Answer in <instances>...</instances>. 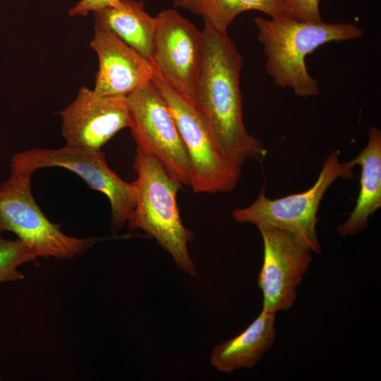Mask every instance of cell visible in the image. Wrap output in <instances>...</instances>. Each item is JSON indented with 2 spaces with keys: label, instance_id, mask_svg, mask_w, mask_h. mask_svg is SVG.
Listing matches in <instances>:
<instances>
[{
  "label": "cell",
  "instance_id": "cell-9",
  "mask_svg": "<svg viewBox=\"0 0 381 381\" xmlns=\"http://www.w3.org/2000/svg\"><path fill=\"white\" fill-rule=\"evenodd\" d=\"M258 229L263 242V260L258 278L262 309L276 314L294 304L296 289L308 270L313 252L289 231L272 226Z\"/></svg>",
  "mask_w": 381,
  "mask_h": 381
},
{
  "label": "cell",
  "instance_id": "cell-12",
  "mask_svg": "<svg viewBox=\"0 0 381 381\" xmlns=\"http://www.w3.org/2000/svg\"><path fill=\"white\" fill-rule=\"evenodd\" d=\"M90 47L98 58L94 91L101 95L126 97L152 80L150 61L109 30L94 28Z\"/></svg>",
  "mask_w": 381,
  "mask_h": 381
},
{
  "label": "cell",
  "instance_id": "cell-15",
  "mask_svg": "<svg viewBox=\"0 0 381 381\" xmlns=\"http://www.w3.org/2000/svg\"><path fill=\"white\" fill-rule=\"evenodd\" d=\"M116 7L93 13L94 28L111 31L126 44L150 61L156 28L155 17L138 0H120Z\"/></svg>",
  "mask_w": 381,
  "mask_h": 381
},
{
  "label": "cell",
  "instance_id": "cell-7",
  "mask_svg": "<svg viewBox=\"0 0 381 381\" xmlns=\"http://www.w3.org/2000/svg\"><path fill=\"white\" fill-rule=\"evenodd\" d=\"M11 164L35 171L59 167L78 175L92 189L107 197L111 207V229L119 231L126 224L135 202L133 183L121 179L108 166L101 150L65 145L57 149L32 148L16 153Z\"/></svg>",
  "mask_w": 381,
  "mask_h": 381
},
{
  "label": "cell",
  "instance_id": "cell-2",
  "mask_svg": "<svg viewBox=\"0 0 381 381\" xmlns=\"http://www.w3.org/2000/svg\"><path fill=\"white\" fill-rule=\"evenodd\" d=\"M253 22L267 56L266 72L276 85L291 88L303 98L317 96L320 91L317 80L308 72L306 56L325 44L363 35V30L351 23L303 22L285 15L271 19L257 16Z\"/></svg>",
  "mask_w": 381,
  "mask_h": 381
},
{
  "label": "cell",
  "instance_id": "cell-11",
  "mask_svg": "<svg viewBox=\"0 0 381 381\" xmlns=\"http://www.w3.org/2000/svg\"><path fill=\"white\" fill-rule=\"evenodd\" d=\"M59 114L66 145L101 150L130 125L126 97L101 95L87 87Z\"/></svg>",
  "mask_w": 381,
  "mask_h": 381
},
{
  "label": "cell",
  "instance_id": "cell-13",
  "mask_svg": "<svg viewBox=\"0 0 381 381\" xmlns=\"http://www.w3.org/2000/svg\"><path fill=\"white\" fill-rule=\"evenodd\" d=\"M275 315L262 309L242 332L215 345L210 357L212 366L224 373L254 367L274 344Z\"/></svg>",
  "mask_w": 381,
  "mask_h": 381
},
{
  "label": "cell",
  "instance_id": "cell-8",
  "mask_svg": "<svg viewBox=\"0 0 381 381\" xmlns=\"http://www.w3.org/2000/svg\"><path fill=\"white\" fill-rule=\"evenodd\" d=\"M131 134L182 185L190 186L188 155L166 102L150 81L126 96Z\"/></svg>",
  "mask_w": 381,
  "mask_h": 381
},
{
  "label": "cell",
  "instance_id": "cell-1",
  "mask_svg": "<svg viewBox=\"0 0 381 381\" xmlns=\"http://www.w3.org/2000/svg\"><path fill=\"white\" fill-rule=\"evenodd\" d=\"M201 33L193 104L226 158L241 167L248 160L262 162L267 150L243 123L240 90L243 58L227 32L205 22Z\"/></svg>",
  "mask_w": 381,
  "mask_h": 381
},
{
  "label": "cell",
  "instance_id": "cell-5",
  "mask_svg": "<svg viewBox=\"0 0 381 381\" xmlns=\"http://www.w3.org/2000/svg\"><path fill=\"white\" fill-rule=\"evenodd\" d=\"M33 173L11 164V174L0 185V229L13 233L37 258L61 260L82 254L92 239L68 236L49 221L32 194Z\"/></svg>",
  "mask_w": 381,
  "mask_h": 381
},
{
  "label": "cell",
  "instance_id": "cell-4",
  "mask_svg": "<svg viewBox=\"0 0 381 381\" xmlns=\"http://www.w3.org/2000/svg\"><path fill=\"white\" fill-rule=\"evenodd\" d=\"M353 159L341 162L339 152H332L325 159L318 178L309 189L272 200L263 188L250 205L235 209L232 217L239 224L258 228L272 226L289 231L305 243L313 253H320L316 226L318 211L325 193L337 179L353 177Z\"/></svg>",
  "mask_w": 381,
  "mask_h": 381
},
{
  "label": "cell",
  "instance_id": "cell-16",
  "mask_svg": "<svg viewBox=\"0 0 381 381\" xmlns=\"http://www.w3.org/2000/svg\"><path fill=\"white\" fill-rule=\"evenodd\" d=\"M173 5L203 17L221 32H226L236 17L246 11H260L270 18L284 15L282 0H173Z\"/></svg>",
  "mask_w": 381,
  "mask_h": 381
},
{
  "label": "cell",
  "instance_id": "cell-10",
  "mask_svg": "<svg viewBox=\"0 0 381 381\" xmlns=\"http://www.w3.org/2000/svg\"><path fill=\"white\" fill-rule=\"evenodd\" d=\"M156 28L150 61L157 76L193 102L202 33L176 9L155 17Z\"/></svg>",
  "mask_w": 381,
  "mask_h": 381
},
{
  "label": "cell",
  "instance_id": "cell-3",
  "mask_svg": "<svg viewBox=\"0 0 381 381\" xmlns=\"http://www.w3.org/2000/svg\"><path fill=\"white\" fill-rule=\"evenodd\" d=\"M133 169L137 174L133 182L135 202L126 224L127 228L131 231L140 229L152 236L170 254L179 270L195 277L196 267L188 250L194 235L183 225L176 200L182 184L157 159L138 147Z\"/></svg>",
  "mask_w": 381,
  "mask_h": 381
},
{
  "label": "cell",
  "instance_id": "cell-18",
  "mask_svg": "<svg viewBox=\"0 0 381 381\" xmlns=\"http://www.w3.org/2000/svg\"><path fill=\"white\" fill-rule=\"evenodd\" d=\"M320 0H282L284 15L303 22L322 21Z\"/></svg>",
  "mask_w": 381,
  "mask_h": 381
},
{
  "label": "cell",
  "instance_id": "cell-19",
  "mask_svg": "<svg viewBox=\"0 0 381 381\" xmlns=\"http://www.w3.org/2000/svg\"><path fill=\"white\" fill-rule=\"evenodd\" d=\"M121 4L120 0H80L69 11L71 16H86L107 7H116Z\"/></svg>",
  "mask_w": 381,
  "mask_h": 381
},
{
  "label": "cell",
  "instance_id": "cell-6",
  "mask_svg": "<svg viewBox=\"0 0 381 381\" xmlns=\"http://www.w3.org/2000/svg\"><path fill=\"white\" fill-rule=\"evenodd\" d=\"M152 81L169 107L186 149L190 167L189 186L195 193L231 191L238 183L241 167L221 152L189 99L156 75Z\"/></svg>",
  "mask_w": 381,
  "mask_h": 381
},
{
  "label": "cell",
  "instance_id": "cell-14",
  "mask_svg": "<svg viewBox=\"0 0 381 381\" xmlns=\"http://www.w3.org/2000/svg\"><path fill=\"white\" fill-rule=\"evenodd\" d=\"M361 167L360 191L356 205L346 222L337 226L342 237L358 234L367 228L368 219L381 207V132L373 126L366 146L353 158Z\"/></svg>",
  "mask_w": 381,
  "mask_h": 381
},
{
  "label": "cell",
  "instance_id": "cell-17",
  "mask_svg": "<svg viewBox=\"0 0 381 381\" xmlns=\"http://www.w3.org/2000/svg\"><path fill=\"white\" fill-rule=\"evenodd\" d=\"M2 234L0 229V284L23 279L18 267L37 258L20 240L7 239Z\"/></svg>",
  "mask_w": 381,
  "mask_h": 381
}]
</instances>
